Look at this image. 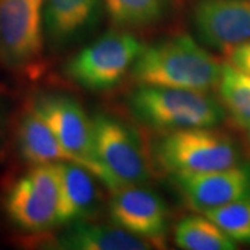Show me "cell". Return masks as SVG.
<instances>
[{"instance_id":"2","label":"cell","mask_w":250,"mask_h":250,"mask_svg":"<svg viewBox=\"0 0 250 250\" xmlns=\"http://www.w3.org/2000/svg\"><path fill=\"white\" fill-rule=\"evenodd\" d=\"M131 114L156 131L213 128L225 118L221 102L208 92L136 83L126 98Z\"/></svg>"},{"instance_id":"6","label":"cell","mask_w":250,"mask_h":250,"mask_svg":"<svg viewBox=\"0 0 250 250\" xmlns=\"http://www.w3.org/2000/svg\"><path fill=\"white\" fill-rule=\"evenodd\" d=\"M92 124L98 160L110 175L114 190L150 181L153 159L132 126L104 113L95 114Z\"/></svg>"},{"instance_id":"13","label":"cell","mask_w":250,"mask_h":250,"mask_svg":"<svg viewBox=\"0 0 250 250\" xmlns=\"http://www.w3.org/2000/svg\"><path fill=\"white\" fill-rule=\"evenodd\" d=\"M59 206L57 224L67 225L93 218L100 205L99 181L90 171L72 161L57 163Z\"/></svg>"},{"instance_id":"9","label":"cell","mask_w":250,"mask_h":250,"mask_svg":"<svg viewBox=\"0 0 250 250\" xmlns=\"http://www.w3.org/2000/svg\"><path fill=\"white\" fill-rule=\"evenodd\" d=\"M108 213L113 224L164 249L168 235V210L159 193L142 185H126L111 192Z\"/></svg>"},{"instance_id":"1","label":"cell","mask_w":250,"mask_h":250,"mask_svg":"<svg viewBox=\"0 0 250 250\" xmlns=\"http://www.w3.org/2000/svg\"><path fill=\"white\" fill-rule=\"evenodd\" d=\"M223 64L188 34L145 46L131 75L135 83L208 92L217 88Z\"/></svg>"},{"instance_id":"18","label":"cell","mask_w":250,"mask_h":250,"mask_svg":"<svg viewBox=\"0 0 250 250\" xmlns=\"http://www.w3.org/2000/svg\"><path fill=\"white\" fill-rule=\"evenodd\" d=\"M174 242L184 250H233L236 242L207 215H188L174 228Z\"/></svg>"},{"instance_id":"17","label":"cell","mask_w":250,"mask_h":250,"mask_svg":"<svg viewBox=\"0 0 250 250\" xmlns=\"http://www.w3.org/2000/svg\"><path fill=\"white\" fill-rule=\"evenodd\" d=\"M218 100L225 114L239 129H250V75L231 62H224L221 77L217 83Z\"/></svg>"},{"instance_id":"7","label":"cell","mask_w":250,"mask_h":250,"mask_svg":"<svg viewBox=\"0 0 250 250\" xmlns=\"http://www.w3.org/2000/svg\"><path fill=\"white\" fill-rule=\"evenodd\" d=\"M31 103L74 161L90 171L110 190H114L110 175L98 160L92 120L80 103L59 93L41 95L31 99Z\"/></svg>"},{"instance_id":"19","label":"cell","mask_w":250,"mask_h":250,"mask_svg":"<svg viewBox=\"0 0 250 250\" xmlns=\"http://www.w3.org/2000/svg\"><path fill=\"white\" fill-rule=\"evenodd\" d=\"M213 223L236 243L250 245V199H241L206 211Z\"/></svg>"},{"instance_id":"5","label":"cell","mask_w":250,"mask_h":250,"mask_svg":"<svg viewBox=\"0 0 250 250\" xmlns=\"http://www.w3.org/2000/svg\"><path fill=\"white\" fill-rule=\"evenodd\" d=\"M145 45L124 29H111L80 49L64 65L65 75L90 92L113 89L131 72Z\"/></svg>"},{"instance_id":"12","label":"cell","mask_w":250,"mask_h":250,"mask_svg":"<svg viewBox=\"0 0 250 250\" xmlns=\"http://www.w3.org/2000/svg\"><path fill=\"white\" fill-rule=\"evenodd\" d=\"M103 0H45V28L50 43L65 49L96 28Z\"/></svg>"},{"instance_id":"14","label":"cell","mask_w":250,"mask_h":250,"mask_svg":"<svg viewBox=\"0 0 250 250\" xmlns=\"http://www.w3.org/2000/svg\"><path fill=\"white\" fill-rule=\"evenodd\" d=\"M13 135L20 156L32 166L60 161L75 163L71 154L59 142L50 126L38 114L31 100H28L20 114L14 117Z\"/></svg>"},{"instance_id":"10","label":"cell","mask_w":250,"mask_h":250,"mask_svg":"<svg viewBox=\"0 0 250 250\" xmlns=\"http://www.w3.org/2000/svg\"><path fill=\"white\" fill-rule=\"evenodd\" d=\"M189 208L203 213L241 199H250V164H235L223 170L207 172L171 174Z\"/></svg>"},{"instance_id":"8","label":"cell","mask_w":250,"mask_h":250,"mask_svg":"<svg viewBox=\"0 0 250 250\" xmlns=\"http://www.w3.org/2000/svg\"><path fill=\"white\" fill-rule=\"evenodd\" d=\"M10 221L27 232H45L57 224V163L38 164L11 185L6 196Z\"/></svg>"},{"instance_id":"4","label":"cell","mask_w":250,"mask_h":250,"mask_svg":"<svg viewBox=\"0 0 250 250\" xmlns=\"http://www.w3.org/2000/svg\"><path fill=\"white\" fill-rule=\"evenodd\" d=\"M153 163L167 174L207 172L232 167L239 152L232 139L213 128L167 131L153 145Z\"/></svg>"},{"instance_id":"20","label":"cell","mask_w":250,"mask_h":250,"mask_svg":"<svg viewBox=\"0 0 250 250\" xmlns=\"http://www.w3.org/2000/svg\"><path fill=\"white\" fill-rule=\"evenodd\" d=\"M14 117L11 113L9 92L0 85V163L7 157L10 134L13 132Z\"/></svg>"},{"instance_id":"21","label":"cell","mask_w":250,"mask_h":250,"mask_svg":"<svg viewBox=\"0 0 250 250\" xmlns=\"http://www.w3.org/2000/svg\"><path fill=\"white\" fill-rule=\"evenodd\" d=\"M229 62L241 71L250 75V42L236 46L229 53Z\"/></svg>"},{"instance_id":"22","label":"cell","mask_w":250,"mask_h":250,"mask_svg":"<svg viewBox=\"0 0 250 250\" xmlns=\"http://www.w3.org/2000/svg\"><path fill=\"white\" fill-rule=\"evenodd\" d=\"M246 132H248V139H249V146H250V129H248Z\"/></svg>"},{"instance_id":"3","label":"cell","mask_w":250,"mask_h":250,"mask_svg":"<svg viewBox=\"0 0 250 250\" xmlns=\"http://www.w3.org/2000/svg\"><path fill=\"white\" fill-rule=\"evenodd\" d=\"M45 0H0V62L14 75L45 71Z\"/></svg>"},{"instance_id":"16","label":"cell","mask_w":250,"mask_h":250,"mask_svg":"<svg viewBox=\"0 0 250 250\" xmlns=\"http://www.w3.org/2000/svg\"><path fill=\"white\" fill-rule=\"evenodd\" d=\"M114 28L131 31L154 27L168 16L172 0H103Z\"/></svg>"},{"instance_id":"11","label":"cell","mask_w":250,"mask_h":250,"mask_svg":"<svg viewBox=\"0 0 250 250\" xmlns=\"http://www.w3.org/2000/svg\"><path fill=\"white\" fill-rule=\"evenodd\" d=\"M192 24L206 46L228 54L250 42V0H196Z\"/></svg>"},{"instance_id":"15","label":"cell","mask_w":250,"mask_h":250,"mask_svg":"<svg viewBox=\"0 0 250 250\" xmlns=\"http://www.w3.org/2000/svg\"><path fill=\"white\" fill-rule=\"evenodd\" d=\"M68 227L56 239L52 248L65 250H149L147 241L125 231L116 224H96L86 221L67 224Z\"/></svg>"}]
</instances>
